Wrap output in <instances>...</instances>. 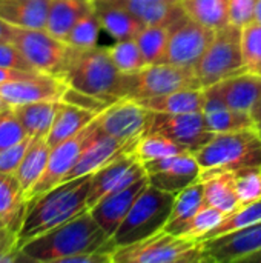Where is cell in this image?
Wrapping results in <instances>:
<instances>
[{"label":"cell","mask_w":261,"mask_h":263,"mask_svg":"<svg viewBox=\"0 0 261 263\" xmlns=\"http://www.w3.org/2000/svg\"><path fill=\"white\" fill-rule=\"evenodd\" d=\"M108 240L109 236L88 210L20 245V262L63 263L72 256L108 250Z\"/></svg>","instance_id":"1"},{"label":"cell","mask_w":261,"mask_h":263,"mask_svg":"<svg viewBox=\"0 0 261 263\" xmlns=\"http://www.w3.org/2000/svg\"><path fill=\"white\" fill-rule=\"evenodd\" d=\"M91 182L92 174L65 180L42 196L29 200L17 230L18 247L88 211Z\"/></svg>","instance_id":"2"},{"label":"cell","mask_w":261,"mask_h":263,"mask_svg":"<svg viewBox=\"0 0 261 263\" xmlns=\"http://www.w3.org/2000/svg\"><path fill=\"white\" fill-rule=\"evenodd\" d=\"M125 77L112 62L108 48L75 49L63 74L68 86L100 97L109 103L125 97Z\"/></svg>","instance_id":"3"},{"label":"cell","mask_w":261,"mask_h":263,"mask_svg":"<svg viewBox=\"0 0 261 263\" xmlns=\"http://www.w3.org/2000/svg\"><path fill=\"white\" fill-rule=\"evenodd\" d=\"M195 157L202 166L200 180L218 173L261 168L260 131L252 126L215 134L205 146L195 151Z\"/></svg>","instance_id":"4"},{"label":"cell","mask_w":261,"mask_h":263,"mask_svg":"<svg viewBox=\"0 0 261 263\" xmlns=\"http://www.w3.org/2000/svg\"><path fill=\"white\" fill-rule=\"evenodd\" d=\"M175 202V194L162 191L148 185L117 231L108 240V250L112 253L145 239H149L165 230Z\"/></svg>","instance_id":"5"},{"label":"cell","mask_w":261,"mask_h":263,"mask_svg":"<svg viewBox=\"0 0 261 263\" xmlns=\"http://www.w3.org/2000/svg\"><path fill=\"white\" fill-rule=\"evenodd\" d=\"M114 263H205L202 242L166 233L142 242L117 248L112 253Z\"/></svg>","instance_id":"6"},{"label":"cell","mask_w":261,"mask_h":263,"mask_svg":"<svg viewBox=\"0 0 261 263\" xmlns=\"http://www.w3.org/2000/svg\"><path fill=\"white\" fill-rule=\"evenodd\" d=\"M198 88H202V83L198 80L195 68H186L160 62L146 65L138 72L126 74L123 99L142 100L180 89Z\"/></svg>","instance_id":"7"},{"label":"cell","mask_w":261,"mask_h":263,"mask_svg":"<svg viewBox=\"0 0 261 263\" xmlns=\"http://www.w3.org/2000/svg\"><path fill=\"white\" fill-rule=\"evenodd\" d=\"M245 71L242 52V28L228 25L215 31L212 42L195 66L202 88Z\"/></svg>","instance_id":"8"},{"label":"cell","mask_w":261,"mask_h":263,"mask_svg":"<svg viewBox=\"0 0 261 263\" xmlns=\"http://www.w3.org/2000/svg\"><path fill=\"white\" fill-rule=\"evenodd\" d=\"M11 42L38 72L58 77H63L74 51L65 40L49 34L46 29L14 28Z\"/></svg>","instance_id":"9"},{"label":"cell","mask_w":261,"mask_h":263,"mask_svg":"<svg viewBox=\"0 0 261 263\" xmlns=\"http://www.w3.org/2000/svg\"><path fill=\"white\" fill-rule=\"evenodd\" d=\"M214 34V29H209L183 15L177 23L171 26L168 48L162 62L195 68L209 43L212 42Z\"/></svg>","instance_id":"10"},{"label":"cell","mask_w":261,"mask_h":263,"mask_svg":"<svg viewBox=\"0 0 261 263\" xmlns=\"http://www.w3.org/2000/svg\"><path fill=\"white\" fill-rule=\"evenodd\" d=\"M97 129H98V116L86 128H83L78 134H75L74 137L51 148L46 170H45L43 176L40 177V180L37 182V185L29 193L26 203L29 200L42 196L43 193L52 190L54 186H57L58 183H62L65 180V177L72 170V166L78 160L82 151L85 149V146L88 145V142L91 140V137L95 134Z\"/></svg>","instance_id":"11"},{"label":"cell","mask_w":261,"mask_h":263,"mask_svg":"<svg viewBox=\"0 0 261 263\" xmlns=\"http://www.w3.org/2000/svg\"><path fill=\"white\" fill-rule=\"evenodd\" d=\"M154 112L132 99H118L98 114V126L103 133L126 142L135 143L145 136L152 123Z\"/></svg>","instance_id":"12"},{"label":"cell","mask_w":261,"mask_h":263,"mask_svg":"<svg viewBox=\"0 0 261 263\" xmlns=\"http://www.w3.org/2000/svg\"><path fill=\"white\" fill-rule=\"evenodd\" d=\"M143 168L151 186L171 194H178L198 182L202 174V166L192 151L145 162Z\"/></svg>","instance_id":"13"},{"label":"cell","mask_w":261,"mask_h":263,"mask_svg":"<svg viewBox=\"0 0 261 263\" xmlns=\"http://www.w3.org/2000/svg\"><path fill=\"white\" fill-rule=\"evenodd\" d=\"M66 89L68 83L63 77L45 72H32L26 77L0 83V96L9 106L62 100Z\"/></svg>","instance_id":"14"},{"label":"cell","mask_w":261,"mask_h":263,"mask_svg":"<svg viewBox=\"0 0 261 263\" xmlns=\"http://www.w3.org/2000/svg\"><path fill=\"white\" fill-rule=\"evenodd\" d=\"M143 176H146L143 163L137 160L132 151L117 156L92 174V182L88 196V208L91 210L105 196L134 183Z\"/></svg>","instance_id":"15"},{"label":"cell","mask_w":261,"mask_h":263,"mask_svg":"<svg viewBox=\"0 0 261 263\" xmlns=\"http://www.w3.org/2000/svg\"><path fill=\"white\" fill-rule=\"evenodd\" d=\"M148 133H160L192 153L205 146L215 134L208 129L203 112L155 114Z\"/></svg>","instance_id":"16"},{"label":"cell","mask_w":261,"mask_h":263,"mask_svg":"<svg viewBox=\"0 0 261 263\" xmlns=\"http://www.w3.org/2000/svg\"><path fill=\"white\" fill-rule=\"evenodd\" d=\"M205 263H242L261 250V222L202 242Z\"/></svg>","instance_id":"17"},{"label":"cell","mask_w":261,"mask_h":263,"mask_svg":"<svg viewBox=\"0 0 261 263\" xmlns=\"http://www.w3.org/2000/svg\"><path fill=\"white\" fill-rule=\"evenodd\" d=\"M203 89L220 99L228 108L251 114L261 97V74L245 69Z\"/></svg>","instance_id":"18"},{"label":"cell","mask_w":261,"mask_h":263,"mask_svg":"<svg viewBox=\"0 0 261 263\" xmlns=\"http://www.w3.org/2000/svg\"><path fill=\"white\" fill-rule=\"evenodd\" d=\"M148 185L149 182L146 174L142 179L135 180L134 183L105 196L100 202H97L89 210L92 217L97 220V223L103 228V231L109 237L117 231V228L125 220L126 214L129 213V210L132 208V205L135 203V200Z\"/></svg>","instance_id":"19"},{"label":"cell","mask_w":261,"mask_h":263,"mask_svg":"<svg viewBox=\"0 0 261 263\" xmlns=\"http://www.w3.org/2000/svg\"><path fill=\"white\" fill-rule=\"evenodd\" d=\"M135 143L122 142V140L103 133L100 129V126H98V129L91 137V140L88 142V145L82 151L78 160L75 162L72 170L65 177V180H71V179H77V177H82V176L94 174L95 171H98L102 166L109 163L117 156H120L123 153H128V151H132Z\"/></svg>","instance_id":"20"},{"label":"cell","mask_w":261,"mask_h":263,"mask_svg":"<svg viewBox=\"0 0 261 263\" xmlns=\"http://www.w3.org/2000/svg\"><path fill=\"white\" fill-rule=\"evenodd\" d=\"M95 12L102 29L115 40L135 39V35L146 26L132 12L114 0H95Z\"/></svg>","instance_id":"21"},{"label":"cell","mask_w":261,"mask_h":263,"mask_svg":"<svg viewBox=\"0 0 261 263\" xmlns=\"http://www.w3.org/2000/svg\"><path fill=\"white\" fill-rule=\"evenodd\" d=\"M205 122L209 131L214 134L220 133H232L246 128L255 126L254 119L249 112L237 111L228 108L220 99L205 91V109H203Z\"/></svg>","instance_id":"22"},{"label":"cell","mask_w":261,"mask_h":263,"mask_svg":"<svg viewBox=\"0 0 261 263\" xmlns=\"http://www.w3.org/2000/svg\"><path fill=\"white\" fill-rule=\"evenodd\" d=\"M49 0H0V18L15 28L45 29Z\"/></svg>","instance_id":"23"},{"label":"cell","mask_w":261,"mask_h":263,"mask_svg":"<svg viewBox=\"0 0 261 263\" xmlns=\"http://www.w3.org/2000/svg\"><path fill=\"white\" fill-rule=\"evenodd\" d=\"M132 12L146 26H172L183 15L180 2L166 0H114Z\"/></svg>","instance_id":"24"},{"label":"cell","mask_w":261,"mask_h":263,"mask_svg":"<svg viewBox=\"0 0 261 263\" xmlns=\"http://www.w3.org/2000/svg\"><path fill=\"white\" fill-rule=\"evenodd\" d=\"M140 105L155 114H186L203 112L205 109V89H180L163 96L148 97L137 100Z\"/></svg>","instance_id":"25"},{"label":"cell","mask_w":261,"mask_h":263,"mask_svg":"<svg viewBox=\"0 0 261 263\" xmlns=\"http://www.w3.org/2000/svg\"><path fill=\"white\" fill-rule=\"evenodd\" d=\"M92 9H95V0H49L45 29L65 40L72 26Z\"/></svg>","instance_id":"26"},{"label":"cell","mask_w":261,"mask_h":263,"mask_svg":"<svg viewBox=\"0 0 261 263\" xmlns=\"http://www.w3.org/2000/svg\"><path fill=\"white\" fill-rule=\"evenodd\" d=\"M98 114L83 109L80 106L66 103V102H60V106L57 109V114L54 117L52 126L49 134L46 136V142L51 148H54L55 145L74 137L75 134H78L83 128H86Z\"/></svg>","instance_id":"27"},{"label":"cell","mask_w":261,"mask_h":263,"mask_svg":"<svg viewBox=\"0 0 261 263\" xmlns=\"http://www.w3.org/2000/svg\"><path fill=\"white\" fill-rule=\"evenodd\" d=\"M49 154H51V146L48 145L46 137H34L29 143V148L23 160L20 162L17 171L14 173L15 179L18 180L25 193L26 200L32 188L37 185V182L43 176L48 160H49Z\"/></svg>","instance_id":"28"},{"label":"cell","mask_w":261,"mask_h":263,"mask_svg":"<svg viewBox=\"0 0 261 263\" xmlns=\"http://www.w3.org/2000/svg\"><path fill=\"white\" fill-rule=\"evenodd\" d=\"M62 100L35 102L12 106L17 119L23 125L28 137H46L51 131L54 117Z\"/></svg>","instance_id":"29"},{"label":"cell","mask_w":261,"mask_h":263,"mask_svg":"<svg viewBox=\"0 0 261 263\" xmlns=\"http://www.w3.org/2000/svg\"><path fill=\"white\" fill-rule=\"evenodd\" d=\"M205 190V203L223 211L226 216L237 211L242 203L235 190L234 173H218L202 179Z\"/></svg>","instance_id":"30"},{"label":"cell","mask_w":261,"mask_h":263,"mask_svg":"<svg viewBox=\"0 0 261 263\" xmlns=\"http://www.w3.org/2000/svg\"><path fill=\"white\" fill-rule=\"evenodd\" d=\"M26 210L25 193L14 174L0 171V220L5 227L18 230Z\"/></svg>","instance_id":"31"},{"label":"cell","mask_w":261,"mask_h":263,"mask_svg":"<svg viewBox=\"0 0 261 263\" xmlns=\"http://www.w3.org/2000/svg\"><path fill=\"white\" fill-rule=\"evenodd\" d=\"M186 17L218 31L229 25L228 0H178Z\"/></svg>","instance_id":"32"},{"label":"cell","mask_w":261,"mask_h":263,"mask_svg":"<svg viewBox=\"0 0 261 263\" xmlns=\"http://www.w3.org/2000/svg\"><path fill=\"white\" fill-rule=\"evenodd\" d=\"M205 205V190H203V182L198 180L178 194H175V202L174 208L171 213V217L165 227L166 233H174L180 225L186 223L202 206Z\"/></svg>","instance_id":"33"},{"label":"cell","mask_w":261,"mask_h":263,"mask_svg":"<svg viewBox=\"0 0 261 263\" xmlns=\"http://www.w3.org/2000/svg\"><path fill=\"white\" fill-rule=\"evenodd\" d=\"M191 151L186 146L177 143L175 140L160 134V133H146L145 136H142L134 149L132 154L137 157L138 162L145 163L149 160H155V159H162V157H169V156H175V154H182Z\"/></svg>","instance_id":"34"},{"label":"cell","mask_w":261,"mask_h":263,"mask_svg":"<svg viewBox=\"0 0 261 263\" xmlns=\"http://www.w3.org/2000/svg\"><path fill=\"white\" fill-rule=\"evenodd\" d=\"M225 217H226V214L223 211L205 203L186 223L180 225L172 234L185 237V239L202 242L203 237L209 231H212Z\"/></svg>","instance_id":"35"},{"label":"cell","mask_w":261,"mask_h":263,"mask_svg":"<svg viewBox=\"0 0 261 263\" xmlns=\"http://www.w3.org/2000/svg\"><path fill=\"white\" fill-rule=\"evenodd\" d=\"M169 34L171 26H145L135 35L146 65L160 63L163 60L169 42Z\"/></svg>","instance_id":"36"},{"label":"cell","mask_w":261,"mask_h":263,"mask_svg":"<svg viewBox=\"0 0 261 263\" xmlns=\"http://www.w3.org/2000/svg\"><path fill=\"white\" fill-rule=\"evenodd\" d=\"M261 222V199L257 202L248 203L240 206L237 211H234L232 214L226 216L212 231H209L202 242L228 234V233H234L238 230H243L246 227H251L254 223Z\"/></svg>","instance_id":"37"},{"label":"cell","mask_w":261,"mask_h":263,"mask_svg":"<svg viewBox=\"0 0 261 263\" xmlns=\"http://www.w3.org/2000/svg\"><path fill=\"white\" fill-rule=\"evenodd\" d=\"M108 52L123 74H134L146 66V60L135 39L117 40L112 46H108Z\"/></svg>","instance_id":"38"},{"label":"cell","mask_w":261,"mask_h":263,"mask_svg":"<svg viewBox=\"0 0 261 263\" xmlns=\"http://www.w3.org/2000/svg\"><path fill=\"white\" fill-rule=\"evenodd\" d=\"M100 29H102V25H100L98 15H97L95 9H92L72 26V29L66 35L65 42L75 49L94 48V46H97Z\"/></svg>","instance_id":"39"},{"label":"cell","mask_w":261,"mask_h":263,"mask_svg":"<svg viewBox=\"0 0 261 263\" xmlns=\"http://www.w3.org/2000/svg\"><path fill=\"white\" fill-rule=\"evenodd\" d=\"M242 52L246 71H261V23L251 22L242 28Z\"/></svg>","instance_id":"40"},{"label":"cell","mask_w":261,"mask_h":263,"mask_svg":"<svg viewBox=\"0 0 261 263\" xmlns=\"http://www.w3.org/2000/svg\"><path fill=\"white\" fill-rule=\"evenodd\" d=\"M238 200L243 205L261 199V168H245L234 173Z\"/></svg>","instance_id":"41"},{"label":"cell","mask_w":261,"mask_h":263,"mask_svg":"<svg viewBox=\"0 0 261 263\" xmlns=\"http://www.w3.org/2000/svg\"><path fill=\"white\" fill-rule=\"evenodd\" d=\"M28 134L17 119L12 106H8L0 111V151L22 142Z\"/></svg>","instance_id":"42"},{"label":"cell","mask_w":261,"mask_h":263,"mask_svg":"<svg viewBox=\"0 0 261 263\" xmlns=\"http://www.w3.org/2000/svg\"><path fill=\"white\" fill-rule=\"evenodd\" d=\"M62 100L66 102V103L80 106V108H83V109L92 111V112H95V114H102L108 106L112 105V103H109V102H106V100H103V99H100V97L86 94V92L78 91V89H74V88H71V86H68V89L65 91Z\"/></svg>","instance_id":"43"},{"label":"cell","mask_w":261,"mask_h":263,"mask_svg":"<svg viewBox=\"0 0 261 263\" xmlns=\"http://www.w3.org/2000/svg\"><path fill=\"white\" fill-rule=\"evenodd\" d=\"M0 66L28 72H38L12 42H0Z\"/></svg>","instance_id":"44"},{"label":"cell","mask_w":261,"mask_h":263,"mask_svg":"<svg viewBox=\"0 0 261 263\" xmlns=\"http://www.w3.org/2000/svg\"><path fill=\"white\" fill-rule=\"evenodd\" d=\"M32 137H26L23 139L22 142L0 151V171L2 173H9V174H14L20 165V162L23 160L28 148H29V143H31Z\"/></svg>","instance_id":"45"},{"label":"cell","mask_w":261,"mask_h":263,"mask_svg":"<svg viewBox=\"0 0 261 263\" xmlns=\"http://www.w3.org/2000/svg\"><path fill=\"white\" fill-rule=\"evenodd\" d=\"M257 0H228L229 6V25L243 28L254 22Z\"/></svg>","instance_id":"46"},{"label":"cell","mask_w":261,"mask_h":263,"mask_svg":"<svg viewBox=\"0 0 261 263\" xmlns=\"http://www.w3.org/2000/svg\"><path fill=\"white\" fill-rule=\"evenodd\" d=\"M18 250L17 231L9 227H0V254Z\"/></svg>","instance_id":"47"},{"label":"cell","mask_w":261,"mask_h":263,"mask_svg":"<svg viewBox=\"0 0 261 263\" xmlns=\"http://www.w3.org/2000/svg\"><path fill=\"white\" fill-rule=\"evenodd\" d=\"M32 72L28 71H18V69H9V68H3L0 66V83L9 82V80H15V79H22L26 77Z\"/></svg>","instance_id":"48"},{"label":"cell","mask_w":261,"mask_h":263,"mask_svg":"<svg viewBox=\"0 0 261 263\" xmlns=\"http://www.w3.org/2000/svg\"><path fill=\"white\" fill-rule=\"evenodd\" d=\"M14 28L3 18H0V42H11L14 35Z\"/></svg>","instance_id":"49"},{"label":"cell","mask_w":261,"mask_h":263,"mask_svg":"<svg viewBox=\"0 0 261 263\" xmlns=\"http://www.w3.org/2000/svg\"><path fill=\"white\" fill-rule=\"evenodd\" d=\"M251 117L254 119V122H255V125L261 122V97L258 99V102L255 103V106L251 109Z\"/></svg>","instance_id":"50"},{"label":"cell","mask_w":261,"mask_h":263,"mask_svg":"<svg viewBox=\"0 0 261 263\" xmlns=\"http://www.w3.org/2000/svg\"><path fill=\"white\" fill-rule=\"evenodd\" d=\"M242 263H261V250L254 253V254H251V256H248L246 259H243Z\"/></svg>","instance_id":"51"},{"label":"cell","mask_w":261,"mask_h":263,"mask_svg":"<svg viewBox=\"0 0 261 263\" xmlns=\"http://www.w3.org/2000/svg\"><path fill=\"white\" fill-rule=\"evenodd\" d=\"M254 22L261 23V0L255 2V12H254Z\"/></svg>","instance_id":"52"},{"label":"cell","mask_w":261,"mask_h":263,"mask_svg":"<svg viewBox=\"0 0 261 263\" xmlns=\"http://www.w3.org/2000/svg\"><path fill=\"white\" fill-rule=\"evenodd\" d=\"M8 106H9V105H8V103L3 100V97L0 96V111H2V109H5V108H8Z\"/></svg>","instance_id":"53"},{"label":"cell","mask_w":261,"mask_h":263,"mask_svg":"<svg viewBox=\"0 0 261 263\" xmlns=\"http://www.w3.org/2000/svg\"><path fill=\"white\" fill-rule=\"evenodd\" d=\"M255 128H257V129H261V122H258V123L255 125Z\"/></svg>","instance_id":"54"},{"label":"cell","mask_w":261,"mask_h":263,"mask_svg":"<svg viewBox=\"0 0 261 263\" xmlns=\"http://www.w3.org/2000/svg\"><path fill=\"white\" fill-rule=\"evenodd\" d=\"M0 227H5V225H3V223H2V220H0Z\"/></svg>","instance_id":"55"},{"label":"cell","mask_w":261,"mask_h":263,"mask_svg":"<svg viewBox=\"0 0 261 263\" xmlns=\"http://www.w3.org/2000/svg\"><path fill=\"white\" fill-rule=\"evenodd\" d=\"M166 2H177V0H166Z\"/></svg>","instance_id":"56"},{"label":"cell","mask_w":261,"mask_h":263,"mask_svg":"<svg viewBox=\"0 0 261 263\" xmlns=\"http://www.w3.org/2000/svg\"><path fill=\"white\" fill-rule=\"evenodd\" d=\"M258 131H260V136H261V129H258Z\"/></svg>","instance_id":"57"},{"label":"cell","mask_w":261,"mask_h":263,"mask_svg":"<svg viewBox=\"0 0 261 263\" xmlns=\"http://www.w3.org/2000/svg\"><path fill=\"white\" fill-rule=\"evenodd\" d=\"M260 74H261V71H260Z\"/></svg>","instance_id":"58"}]
</instances>
